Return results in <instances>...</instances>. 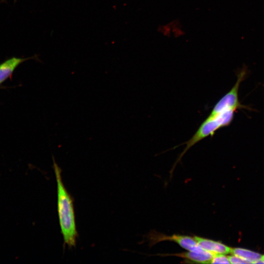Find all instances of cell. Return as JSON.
<instances>
[{
    "mask_svg": "<svg viewBox=\"0 0 264 264\" xmlns=\"http://www.w3.org/2000/svg\"><path fill=\"white\" fill-rule=\"evenodd\" d=\"M53 169L57 183V210L64 243L75 246L77 237L73 201L63 182L61 169L53 158Z\"/></svg>",
    "mask_w": 264,
    "mask_h": 264,
    "instance_id": "1",
    "label": "cell"
},
{
    "mask_svg": "<svg viewBox=\"0 0 264 264\" xmlns=\"http://www.w3.org/2000/svg\"><path fill=\"white\" fill-rule=\"evenodd\" d=\"M236 111L235 110H230L215 115L209 114L193 136L182 144V145L185 144L186 147L178 158L175 166L193 146L209 135L212 136L219 129L229 125L233 120L234 113Z\"/></svg>",
    "mask_w": 264,
    "mask_h": 264,
    "instance_id": "2",
    "label": "cell"
},
{
    "mask_svg": "<svg viewBox=\"0 0 264 264\" xmlns=\"http://www.w3.org/2000/svg\"><path fill=\"white\" fill-rule=\"evenodd\" d=\"M246 69L242 68L237 75V80L230 89L214 106L210 115H215L222 111L243 108L239 100L238 91L240 85L246 75Z\"/></svg>",
    "mask_w": 264,
    "mask_h": 264,
    "instance_id": "3",
    "label": "cell"
},
{
    "mask_svg": "<svg viewBox=\"0 0 264 264\" xmlns=\"http://www.w3.org/2000/svg\"><path fill=\"white\" fill-rule=\"evenodd\" d=\"M151 246L163 241H172L177 243L183 248L192 251L203 250L198 244L194 237L188 236L174 234L167 235L155 231L151 232L148 235Z\"/></svg>",
    "mask_w": 264,
    "mask_h": 264,
    "instance_id": "4",
    "label": "cell"
},
{
    "mask_svg": "<svg viewBox=\"0 0 264 264\" xmlns=\"http://www.w3.org/2000/svg\"><path fill=\"white\" fill-rule=\"evenodd\" d=\"M194 239L199 246L204 250L214 254H228L231 253V248L217 241L195 236Z\"/></svg>",
    "mask_w": 264,
    "mask_h": 264,
    "instance_id": "5",
    "label": "cell"
},
{
    "mask_svg": "<svg viewBox=\"0 0 264 264\" xmlns=\"http://www.w3.org/2000/svg\"><path fill=\"white\" fill-rule=\"evenodd\" d=\"M165 255L175 256L184 259L189 263L197 264H211L214 254L205 250L201 251L185 252L172 254H165Z\"/></svg>",
    "mask_w": 264,
    "mask_h": 264,
    "instance_id": "6",
    "label": "cell"
},
{
    "mask_svg": "<svg viewBox=\"0 0 264 264\" xmlns=\"http://www.w3.org/2000/svg\"><path fill=\"white\" fill-rule=\"evenodd\" d=\"M39 60L37 56L26 58L13 57L5 60L0 64V84L4 81L21 63L29 59Z\"/></svg>",
    "mask_w": 264,
    "mask_h": 264,
    "instance_id": "7",
    "label": "cell"
},
{
    "mask_svg": "<svg viewBox=\"0 0 264 264\" xmlns=\"http://www.w3.org/2000/svg\"><path fill=\"white\" fill-rule=\"evenodd\" d=\"M230 253L240 257L249 264H258L262 256L257 252L242 248H231Z\"/></svg>",
    "mask_w": 264,
    "mask_h": 264,
    "instance_id": "8",
    "label": "cell"
},
{
    "mask_svg": "<svg viewBox=\"0 0 264 264\" xmlns=\"http://www.w3.org/2000/svg\"><path fill=\"white\" fill-rule=\"evenodd\" d=\"M211 264H230L228 256L225 254H214Z\"/></svg>",
    "mask_w": 264,
    "mask_h": 264,
    "instance_id": "9",
    "label": "cell"
},
{
    "mask_svg": "<svg viewBox=\"0 0 264 264\" xmlns=\"http://www.w3.org/2000/svg\"><path fill=\"white\" fill-rule=\"evenodd\" d=\"M230 264H249L246 261L235 255L228 256Z\"/></svg>",
    "mask_w": 264,
    "mask_h": 264,
    "instance_id": "10",
    "label": "cell"
},
{
    "mask_svg": "<svg viewBox=\"0 0 264 264\" xmlns=\"http://www.w3.org/2000/svg\"><path fill=\"white\" fill-rule=\"evenodd\" d=\"M262 259L264 262V255L262 256Z\"/></svg>",
    "mask_w": 264,
    "mask_h": 264,
    "instance_id": "11",
    "label": "cell"
}]
</instances>
